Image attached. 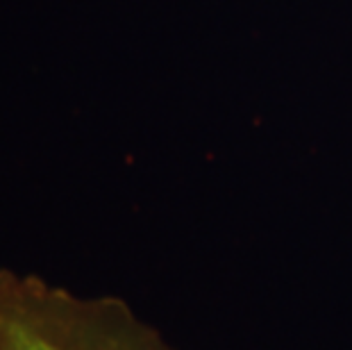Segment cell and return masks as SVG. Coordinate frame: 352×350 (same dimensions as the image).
<instances>
[{"label": "cell", "mask_w": 352, "mask_h": 350, "mask_svg": "<svg viewBox=\"0 0 352 350\" xmlns=\"http://www.w3.org/2000/svg\"><path fill=\"white\" fill-rule=\"evenodd\" d=\"M0 350H175L116 300L0 275Z\"/></svg>", "instance_id": "6da1fadb"}]
</instances>
